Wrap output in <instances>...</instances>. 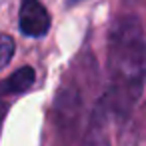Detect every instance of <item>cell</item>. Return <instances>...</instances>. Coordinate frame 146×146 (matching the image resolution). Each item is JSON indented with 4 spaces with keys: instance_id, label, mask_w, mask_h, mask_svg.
<instances>
[{
    "instance_id": "cell-1",
    "label": "cell",
    "mask_w": 146,
    "mask_h": 146,
    "mask_svg": "<svg viewBox=\"0 0 146 146\" xmlns=\"http://www.w3.org/2000/svg\"><path fill=\"white\" fill-rule=\"evenodd\" d=\"M110 108L128 116L142 96L146 82V36L134 16L120 18L108 36Z\"/></svg>"
},
{
    "instance_id": "cell-2",
    "label": "cell",
    "mask_w": 146,
    "mask_h": 146,
    "mask_svg": "<svg viewBox=\"0 0 146 146\" xmlns=\"http://www.w3.org/2000/svg\"><path fill=\"white\" fill-rule=\"evenodd\" d=\"M18 28L24 36L42 38L50 30V14L42 6L40 0H22L20 14H18Z\"/></svg>"
},
{
    "instance_id": "cell-3",
    "label": "cell",
    "mask_w": 146,
    "mask_h": 146,
    "mask_svg": "<svg viewBox=\"0 0 146 146\" xmlns=\"http://www.w3.org/2000/svg\"><path fill=\"white\" fill-rule=\"evenodd\" d=\"M34 80H36L34 68L32 66H22L10 78L0 82V94H20V92L28 90L34 84Z\"/></svg>"
},
{
    "instance_id": "cell-4",
    "label": "cell",
    "mask_w": 146,
    "mask_h": 146,
    "mask_svg": "<svg viewBox=\"0 0 146 146\" xmlns=\"http://www.w3.org/2000/svg\"><path fill=\"white\" fill-rule=\"evenodd\" d=\"M14 56V40L6 34H0V68H4Z\"/></svg>"
},
{
    "instance_id": "cell-5",
    "label": "cell",
    "mask_w": 146,
    "mask_h": 146,
    "mask_svg": "<svg viewBox=\"0 0 146 146\" xmlns=\"http://www.w3.org/2000/svg\"><path fill=\"white\" fill-rule=\"evenodd\" d=\"M2 112H4V106H0V120H2V116H4Z\"/></svg>"
},
{
    "instance_id": "cell-6",
    "label": "cell",
    "mask_w": 146,
    "mask_h": 146,
    "mask_svg": "<svg viewBox=\"0 0 146 146\" xmlns=\"http://www.w3.org/2000/svg\"><path fill=\"white\" fill-rule=\"evenodd\" d=\"M70 2H80V0H70Z\"/></svg>"
}]
</instances>
